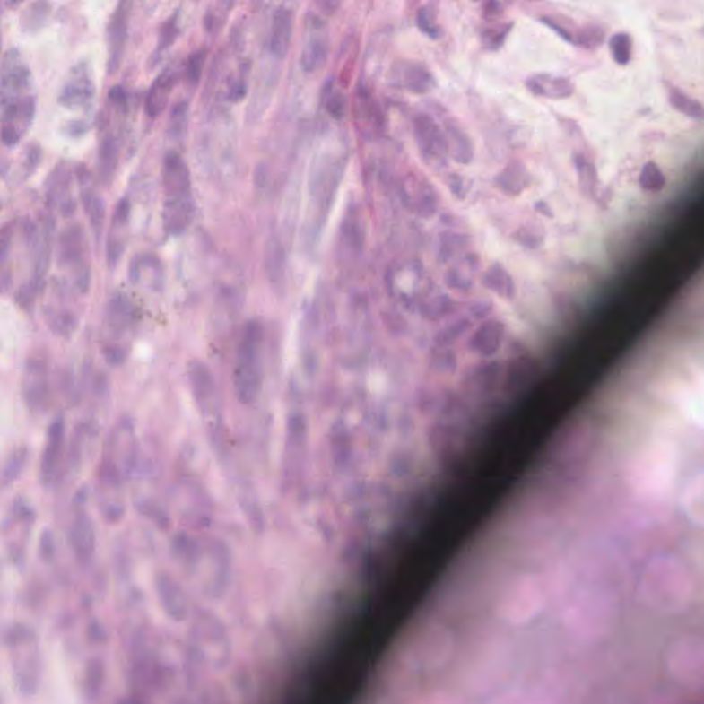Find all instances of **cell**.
<instances>
[{"instance_id":"6da1fadb","label":"cell","mask_w":704,"mask_h":704,"mask_svg":"<svg viewBox=\"0 0 704 704\" xmlns=\"http://www.w3.org/2000/svg\"><path fill=\"white\" fill-rule=\"evenodd\" d=\"M164 185V226L171 234H180L189 227L195 215L189 167L178 153H169L162 162Z\"/></svg>"},{"instance_id":"5b68a950","label":"cell","mask_w":704,"mask_h":704,"mask_svg":"<svg viewBox=\"0 0 704 704\" xmlns=\"http://www.w3.org/2000/svg\"><path fill=\"white\" fill-rule=\"evenodd\" d=\"M401 195L407 208L417 216L430 218L438 213L439 195L424 175L407 174L402 179Z\"/></svg>"},{"instance_id":"83f0119b","label":"cell","mask_w":704,"mask_h":704,"mask_svg":"<svg viewBox=\"0 0 704 704\" xmlns=\"http://www.w3.org/2000/svg\"><path fill=\"white\" fill-rule=\"evenodd\" d=\"M325 107L335 117H340L347 108V97L334 80H330L325 87Z\"/></svg>"},{"instance_id":"ba28073f","label":"cell","mask_w":704,"mask_h":704,"mask_svg":"<svg viewBox=\"0 0 704 704\" xmlns=\"http://www.w3.org/2000/svg\"><path fill=\"white\" fill-rule=\"evenodd\" d=\"M526 89L534 97L543 100H563L572 97L575 84L569 77L553 74H534L527 76Z\"/></svg>"},{"instance_id":"484cf974","label":"cell","mask_w":704,"mask_h":704,"mask_svg":"<svg viewBox=\"0 0 704 704\" xmlns=\"http://www.w3.org/2000/svg\"><path fill=\"white\" fill-rule=\"evenodd\" d=\"M639 185L644 192L659 193L666 186V177L654 160H649L643 165L639 172Z\"/></svg>"},{"instance_id":"d6986e66","label":"cell","mask_w":704,"mask_h":704,"mask_svg":"<svg viewBox=\"0 0 704 704\" xmlns=\"http://www.w3.org/2000/svg\"><path fill=\"white\" fill-rule=\"evenodd\" d=\"M666 94L670 107H672L675 112L684 115L685 117L692 118V120H703L704 108L703 105H701L700 100L691 97L684 90L675 86L673 83H666Z\"/></svg>"},{"instance_id":"d4e9b609","label":"cell","mask_w":704,"mask_h":704,"mask_svg":"<svg viewBox=\"0 0 704 704\" xmlns=\"http://www.w3.org/2000/svg\"><path fill=\"white\" fill-rule=\"evenodd\" d=\"M611 56L619 66L629 65L633 58V38L629 32H616L608 40Z\"/></svg>"},{"instance_id":"4316f807","label":"cell","mask_w":704,"mask_h":704,"mask_svg":"<svg viewBox=\"0 0 704 704\" xmlns=\"http://www.w3.org/2000/svg\"><path fill=\"white\" fill-rule=\"evenodd\" d=\"M515 239L517 244L530 249H536L545 241V230L538 223H526L520 226L515 233Z\"/></svg>"},{"instance_id":"4dcf8cb0","label":"cell","mask_w":704,"mask_h":704,"mask_svg":"<svg viewBox=\"0 0 704 704\" xmlns=\"http://www.w3.org/2000/svg\"><path fill=\"white\" fill-rule=\"evenodd\" d=\"M90 90H91V87L89 86L87 80L80 79V77L79 79H74L69 83L65 92H64V100H65L68 105L80 103L82 100H84L87 95H90Z\"/></svg>"},{"instance_id":"f546056e","label":"cell","mask_w":704,"mask_h":704,"mask_svg":"<svg viewBox=\"0 0 704 704\" xmlns=\"http://www.w3.org/2000/svg\"><path fill=\"white\" fill-rule=\"evenodd\" d=\"M466 239L461 234H446L442 239V245H440V257L443 262H448L453 257L457 256L458 252L465 251Z\"/></svg>"},{"instance_id":"7402d4cb","label":"cell","mask_w":704,"mask_h":704,"mask_svg":"<svg viewBox=\"0 0 704 704\" xmlns=\"http://www.w3.org/2000/svg\"><path fill=\"white\" fill-rule=\"evenodd\" d=\"M416 24L419 30L432 40H439L445 35L439 22V9L435 4H425L417 10Z\"/></svg>"},{"instance_id":"7a4b0ae2","label":"cell","mask_w":704,"mask_h":704,"mask_svg":"<svg viewBox=\"0 0 704 704\" xmlns=\"http://www.w3.org/2000/svg\"><path fill=\"white\" fill-rule=\"evenodd\" d=\"M343 171H344V160L335 154H326L318 164L314 165L313 175L309 178V193L316 211L311 218L313 224L309 233L314 234V237L319 233L318 223L326 218L330 203L334 200L337 185L342 179Z\"/></svg>"},{"instance_id":"d6a6232c","label":"cell","mask_w":704,"mask_h":704,"mask_svg":"<svg viewBox=\"0 0 704 704\" xmlns=\"http://www.w3.org/2000/svg\"><path fill=\"white\" fill-rule=\"evenodd\" d=\"M178 32H179V28H178V14L175 13L169 20L164 21L161 28H160L159 50H164V48H169L172 41L175 40V38H177Z\"/></svg>"},{"instance_id":"e575fe53","label":"cell","mask_w":704,"mask_h":704,"mask_svg":"<svg viewBox=\"0 0 704 704\" xmlns=\"http://www.w3.org/2000/svg\"><path fill=\"white\" fill-rule=\"evenodd\" d=\"M448 185L450 192H453L458 198H463L464 200V197H465L466 193H468L469 190L468 185H466L464 178H460V175H450Z\"/></svg>"},{"instance_id":"44dd1931","label":"cell","mask_w":704,"mask_h":704,"mask_svg":"<svg viewBox=\"0 0 704 704\" xmlns=\"http://www.w3.org/2000/svg\"><path fill=\"white\" fill-rule=\"evenodd\" d=\"M513 21H499V22H490L487 27L481 30V40L483 48L487 51L501 50L512 32Z\"/></svg>"},{"instance_id":"8fae6325","label":"cell","mask_w":704,"mask_h":704,"mask_svg":"<svg viewBox=\"0 0 704 704\" xmlns=\"http://www.w3.org/2000/svg\"><path fill=\"white\" fill-rule=\"evenodd\" d=\"M481 283L487 292L491 293L500 300L508 301V303L515 300L516 295H517V288H516L512 274L504 265L499 262L487 265L486 270L482 273Z\"/></svg>"},{"instance_id":"f1b7e54d","label":"cell","mask_w":704,"mask_h":704,"mask_svg":"<svg viewBox=\"0 0 704 704\" xmlns=\"http://www.w3.org/2000/svg\"><path fill=\"white\" fill-rule=\"evenodd\" d=\"M231 6H233L231 2H216V4H213L210 9L206 10L205 17H204L205 27L210 30H219L224 20H226L227 14L230 12Z\"/></svg>"},{"instance_id":"30bf717a","label":"cell","mask_w":704,"mask_h":704,"mask_svg":"<svg viewBox=\"0 0 704 704\" xmlns=\"http://www.w3.org/2000/svg\"><path fill=\"white\" fill-rule=\"evenodd\" d=\"M442 130L448 143V157L461 165L471 164L474 157V142L460 121L453 117L446 118Z\"/></svg>"},{"instance_id":"9a60e30c","label":"cell","mask_w":704,"mask_h":704,"mask_svg":"<svg viewBox=\"0 0 704 704\" xmlns=\"http://www.w3.org/2000/svg\"><path fill=\"white\" fill-rule=\"evenodd\" d=\"M399 80L404 89L414 94H427L437 86V80L432 72L422 62H404L399 71Z\"/></svg>"},{"instance_id":"836d02e7","label":"cell","mask_w":704,"mask_h":704,"mask_svg":"<svg viewBox=\"0 0 704 704\" xmlns=\"http://www.w3.org/2000/svg\"><path fill=\"white\" fill-rule=\"evenodd\" d=\"M507 4L497 0H487L481 4V15L487 24L490 22H499L505 14Z\"/></svg>"},{"instance_id":"e0dca14e","label":"cell","mask_w":704,"mask_h":704,"mask_svg":"<svg viewBox=\"0 0 704 704\" xmlns=\"http://www.w3.org/2000/svg\"><path fill=\"white\" fill-rule=\"evenodd\" d=\"M28 82H30V71L27 66L22 64H15V62L10 65L9 59H7L2 79H0V98L9 100V102L17 100L15 95L20 94L22 89H25Z\"/></svg>"},{"instance_id":"2e32d148","label":"cell","mask_w":704,"mask_h":704,"mask_svg":"<svg viewBox=\"0 0 704 704\" xmlns=\"http://www.w3.org/2000/svg\"><path fill=\"white\" fill-rule=\"evenodd\" d=\"M174 84L175 74L169 69H165L153 80L148 95H146V100H144V109L149 116H157L164 110L169 103Z\"/></svg>"},{"instance_id":"277c9868","label":"cell","mask_w":704,"mask_h":704,"mask_svg":"<svg viewBox=\"0 0 704 704\" xmlns=\"http://www.w3.org/2000/svg\"><path fill=\"white\" fill-rule=\"evenodd\" d=\"M413 131L424 161L432 169H445L448 159V143L440 124L422 113L413 121Z\"/></svg>"},{"instance_id":"3957f363","label":"cell","mask_w":704,"mask_h":704,"mask_svg":"<svg viewBox=\"0 0 704 704\" xmlns=\"http://www.w3.org/2000/svg\"><path fill=\"white\" fill-rule=\"evenodd\" d=\"M540 21L541 24L553 30L559 38L575 48L595 51L604 45L605 30L597 22H585L579 25L577 21L566 15L554 14H543Z\"/></svg>"},{"instance_id":"d590c367","label":"cell","mask_w":704,"mask_h":704,"mask_svg":"<svg viewBox=\"0 0 704 704\" xmlns=\"http://www.w3.org/2000/svg\"><path fill=\"white\" fill-rule=\"evenodd\" d=\"M186 113H187V103L178 102L172 109L171 117H169L174 127H182V124L186 123Z\"/></svg>"},{"instance_id":"ac0fdd59","label":"cell","mask_w":704,"mask_h":704,"mask_svg":"<svg viewBox=\"0 0 704 704\" xmlns=\"http://www.w3.org/2000/svg\"><path fill=\"white\" fill-rule=\"evenodd\" d=\"M126 38H127V10L124 9V4H120L118 9L113 13V17L112 20H110L109 25V66L112 68V71H115V69L117 68L118 62H120Z\"/></svg>"},{"instance_id":"9c48e42d","label":"cell","mask_w":704,"mask_h":704,"mask_svg":"<svg viewBox=\"0 0 704 704\" xmlns=\"http://www.w3.org/2000/svg\"><path fill=\"white\" fill-rule=\"evenodd\" d=\"M479 270V259L474 254H468L448 268L445 274L446 288L460 296L471 295L474 280Z\"/></svg>"},{"instance_id":"8d00e7d4","label":"cell","mask_w":704,"mask_h":704,"mask_svg":"<svg viewBox=\"0 0 704 704\" xmlns=\"http://www.w3.org/2000/svg\"><path fill=\"white\" fill-rule=\"evenodd\" d=\"M24 451H20V453L14 454V456L10 458V463L7 464L6 466L7 478H14L15 474L20 472V468L22 466V464H24Z\"/></svg>"},{"instance_id":"1f68e13d","label":"cell","mask_w":704,"mask_h":704,"mask_svg":"<svg viewBox=\"0 0 704 704\" xmlns=\"http://www.w3.org/2000/svg\"><path fill=\"white\" fill-rule=\"evenodd\" d=\"M206 58V48H200L193 51L186 64V76L192 83L198 82L203 74L204 62Z\"/></svg>"},{"instance_id":"52a82bcc","label":"cell","mask_w":704,"mask_h":704,"mask_svg":"<svg viewBox=\"0 0 704 704\" xmlns=\"http://www.w3.org/2000/svg\"><path fill=\"white\" fill-rule=\"evenodd\" d=\"M32 116V97L21 98L9 102L2 117V127H0L2 139L6 143L14 144L30 127Z\"/></svg>"},{"instance_id":"7c38bea8","label":"cell","mask_w":704,"mask_h":704,"mask_svg":"<svg viewBox=\"0 0 704 704\" xmlns=\"http://www.w3.org/2000/svg\"><path fill=\"white\" fill-rule=\"evenodd\" d=\"M293 17L295 13L286 4H280L273 13L272 28H270V48L277 56L288 53L293 33Z\"/></svg>"},{"instance_id":"8992f818","label":"cell","mask_w":704,"mask_h":704,"mask_svg":"<svg viewBox=\"0 0 704 704\" xmlns=\"http://www.w3.org/2000/svg\"><path fill=\"white\" fill-rule=\"evenodd\" d=\"M329 53V33L326 22L317 13H309L306 18V36L301 48L300 62L306 71L321 68Z\"/></svg>"},{"instance_id":"603a6c76","label":"cell","mask_w":704,"mask_h":704,"mask_svg":"<svg viewBox=\"0 0 704 704\" xmlns=\"http://www.w3.org/2000/svg\"><path fill=\"white\" fill-rule=\"evenodd\" d=\"M574 164L582 192L593 197L598 190V175L595 165L585 154H575Z\"/></svg>"},{"instance_id":"ffe728a7","label":"cell","mask_w":704,"mask_h":704,"mask_svg":"<svg viewBox=\"0 0 704 704\" xmlns=\"http://www.w3.org/2000/svg\"><path fill=\"white\" fill-rule=\"evenodd\" d=\"M355 116L360 123L361 130L363 128H378L380 126V113L375 98L363 87H358L355 94Z\"/></svg>"},{"instance_id":"4fadbf2b","label":"cell","mask_w":704,"mask_h":704,"mask_svg":"<svg viewBox=\"0 0 704 704\" xmlns=\"http://www.w3.org/2000/svg\"><path fill=\"white\" fill-rule=\"evenodd\" d=\"M530 180L527 167L520 160H512L495 175L494 185L502 195L519 197L528 189Z\"/></svg>"},{"instance_id":"5bb4252c","label":"cell","mask_w":704,"mask_h":704,"mask_svg":"<svg viewBox=\"0 0 704 704\" xmlns=\"http://www.w3.org/2000/svg\"><path fill=\"white\" fill-rule=\"evenodd\" d=\"M365 242L363 219L357 208H348L339 231V249L345 255H355Z\"/></svg>"},{"instance_id":"74e56055","label":"cell","mask_w":704,"mask_h":704,"mask_svg":"<svg viewBox=\"0 0 704 704\" xmlns=\"http://www.w3.org/2000/svg\"><path fill=\"white\" fill-rule=\"evenodd\" d=\"M535 210L536 213H540L541 215L546 216V218H551L552 216L551 208H549L548 204L543 203V201L535 204Z\"/></svg>"},{"instance_id":"cb8c5ba5","label":"cell","mask_w":704,"mask_h":704,"mask_svg":"<svg viewBox=\"0 0 704 704\" xmlns=\"http://www.w3.org/2000/svg\"><path fill=\"white\" fill-rule=\"evenodd\" d=\"M62 439H64V425H62V422H54L50 430V437H48V448L43 454V464H41V469L45 472L46 476H51L56 464H58Z\"/></svg>"}]
</instances>
